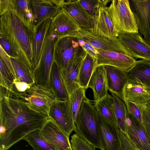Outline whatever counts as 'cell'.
I'll return each mask as SVG.
<instances>
[{
    "mask_svg": "<svg viewBox=\"0 0 150 150\" xmlns=\"http://www.w3.org/2000/svg\"><path fill=\"white\" fill-rule=\"evenodd\" d=\"M51 118L31 109L11 90L0 86V150H8Z\"/></svg>",
    "mask_w": 150,
    "mask_h": 150,
    "instance_id": "cell-1",
    "label": "cell"
},
{
    "mask_svg": "<svg viewBox=\"0 0 150 150\" xmlns=\"http://www.w3.org/2000/svg\"><path fill=\"white\" fill-rule=\"evenodd\" d=\"M0 35L9 43L18 60L33 72V42L36 29L0 1Z\"/></svg>",
    "mask_w": 150,
    "mask_h": 150,
    "instance_id": "cell-2",
    "label": "cell"
},
{
    "mask_svg": "<svg viewBox=\"0 0 150 150\" xmlns=\"http://www.w3.org/2000/svg\"><path fill=\"white\" fill-rule=\"evenodd\" d=\"M74 131L95 148H100L99 115L91 100L83 99L75 123Z\"/></svg>",
    "mask_w": 150,
    "mask_h": 150,
    "instance_id": "cell-3",
    "label": "cell"
},
{
    "mask_svg": "<svg viewBox=\"0 0 150 150\" xmlns=\"http://www.w3.org/2000/svg\"><path fill=\"white\" fill-rule=\"evenodd\" d=\"M107 10L112 23L120 34L139 33L134 14L128 0H113Z\"/></svg>",
    "mask_w": 150,
    "mask_h": 150,
    "instance_id": "cell-4",
    "label": "cell"
},
{
    "mask_svg": "<svg viewBox=\"0 0 150 150\" xmlns=\"http://www.w3.org/2000/svg\"><path fill=\"white\" fill-rule=\"evenodd\" d=\"M12 91L31 109L48 115L50 108L56 99L51 88L45 87L35 83L31 85L24 92Z\"/></svg>",
    "mask_w": 150,
    "mask_h": 150,
    "instance_id": "cell-5",
    "label": "cell"
},
{
    "mask_svg": "<svg viewBox=\"0 0 150 150\" xmlns=\"http://www.w3.org/2000/svg\"><path fill=\"white\" fill-rule=\"evenodd\" d=\"M58 39L50 27L44 42L40 61L33 72L36 84L50 87V73L54 62V47Z\"/></svg>",
    "mask_w": 150,
    "mask_h": 150,
    "instance_id": "cell-6",
    "label": "cell"
},
{
    "mask_svg": "<svg viewBox=\"0 0 150 150\" xmlns=\"http://www.w3.org/2000/svg\"><path fill=\"white\" fill-rule=\"evenodd\" d=\"M86 53L76 37L66 36L58 38L54 45V61L60 70L65 69L74 57Z\"/></svg>",
    "mask_w": 150,
    "mask_h": 150,
    "instance_id": "cell-7",
    "label": "cell"
},
{
    "mask_svg": "<svg viewBox=\"0 0 150 150\" xmlns=\"http://www.w3.org/2000/svg\"><path fill=\"white\" fill-rule=\"evenodd\" d=\"M76 37L89 44L97 50L121 52L130 56L129 52L117 37L103 35L90 29L83 28H81Z\"/></svg>",
    "mask_w": 150,
    "mask_h": 150,
    "instance_id": "cell-8",
    "label": "cell"
},
{
    "mask_svg": "<svg viewBox=\"0 0 150 150\" xmlns=\"http://www.w3.org/2000/svg\"><path fill=\"white\" fill-rule=\"evenodd\" d=\"M125 125L124 134L135 150H150V137L143 123L128 113Z\"/></svg>",
    "mask_w": 150,
    "mask_h": 150,
    "instance_id": "cell-9",
    "label": "cell"
},
{
    "mask_svg": "<svg viewBox=\"0 0 150 150\" xmlns=\"http://www.w3.org/2000/svg\"><path fill=\"white\" fill-rule=\"evenodd\" d=\"M48 115L69 137L75 129L68 100L61 101L56 99L50 108Z\"/></svg>",
    "mask_w": 150,
    "mask_h": 150,
    "instance_id": "cell-10",
    "label": "cell"
},
{
    "mask_svg": "<svg viewBox=\"0 0 150 150\" xmlns=\"http://www.w3.org/2000/svg\"><path fill=\"white\" fill-rule=\"evenodd\" d=\"M117 38L134 58L150 61V45L139 33H122Z\"/></svg>",
    "mask_w": 150,
    "mask_h": 150,
    "instance_id": "cell-11",
    "label": "cell"
},
{
    "mask_svg": "<svg viewBox=\"0 0 150 150\" xmlns=\"http://www.w3.org/2000/svg\"><path fill=\"white\" fill-rule=\"evenodd\" d=\"M140 34L150 45V0H130Z\"/></svg>",
    "mask_w": 150,
    "mask_h": 150,
    "instance_id": "cell-12",
    "label": "cell"
},
{
    "mask_svg": "<svg viewBox=\"0 0 150 150\" xmlns=\"http://www.w3.org/2000/svg\"><path fill=\"white\" fill-rule=\"evenodd\" d=\"M99 121L100 130L99 149L101 150H123L117 125L109 123L99 115Z\"/></svg>",
    "mask_w": 150,
    "mask_h": 150,
    "instance_id": "cell-13",
    "label": "cell"
},
{
    "mask_svg": "<svg viewBox=\"0 0 150 150\" xmlns=\"http://www.w3.org/2000/svg\"><path fill=\"white\" fill-rule=\"evenodd\" d=\"M62 0H32L31 5L36 28L48 18L52 19L62 10Z\"/></svg>",
    "mask_w": 150,
    "mask_h": 150,
    "instance_id": "cell-14",
    "label": "cell"
},
{
    "mask_svg": "<svg viewBox=\"0 0 150 150\" xmlns=\"http://www.w3.org/2000/svg\"><path fill=\"white\" fill-rule=\"evenodd\" d=\"M61 7L81 28H93L94 18L83 7L79 0H62Z\"/></svg>",
    "mask_w": 150,
    "mask_h": 150,
    "instance_id": "cell-15",
    "label": "cell"
},
{
    "mask_svg": "<svg viewBox=\"0 0 150 150\" xmlns=\"http://www.w3.org/2000/svg\"><path fill=\"white\" fill-rule=\"evenodd\" d=\"M40 131L57 150H72L69 137L51 119L44 124Z\"/></svg>",
    "mask_w": 150,
    "mask_h": 150,
    "instance_id": "cell-16",
    "label": "cell"
},
{
    "mask_svg": "<svg viewBox=\"0 0 150 150\" xmlns=\"http://www.w3.org/2000/svg\"><path fill=\"white\" fill-rule=\"evenodd\" d=\"M97 51V66H112L127 72L132 67L136 61L134 58L122 53L108 51Z\"/></svg>",
    "mask_w": 150,
    "mask_h": 150,
    "instance_id": "cell-17",
    "label": "cell"
},
{
    "mask_svg": "<svg viewBox=\"0 0 150 150\" xmlns=\"http://www.w3.org/2000/svg\"><path fill=\"white\" fill-rule=\"evenodd\" d=\"M86 54L74 57L69 62L65 69L59 70L69 97L74 91L81 87L78 82L79 73L82 61Z\"/></svg>",
    "mask_w": 150,
    "mask_h": 150,
    "instance_id": "cell-18",
    "label": "cell"
},
{
    "mask_svg": "<svg viewBox=\"0 0 150 150\" xmlns=\"http://www.w3.org/2000/svg\"><path fill=\"white\" fill-rule=\"evenodd\" d=\"M50 28L58 38L66 37H76L81 28L62 10L52 19Z\"/></svg>",
    "mask_w": 150,
    "mask_h": 150,
    "instance_id": "cell-19",
    "label": "cell"
},
{
    "mask_svg": "<svg viewBox=\"0 0 150 150\" xmlns=\"http://www.w3.org/2000/svg\"><path fill=\"white\" fill-rule=\"evenodd\" d=\"M93 32L108 37H117L120 34L114 27L107 10L106 5H100L94 18Z\"/></svg>",
    "mask_w": 150,
    "mask_h": 150,
    "instance_id": "cell-20",
    "label": "cell"
},
{
    "mask_svg": "<svg viewBox=\"0 0 150 150\" xmlns=\"http://www.w3.org/2000/svg\"><path fill=\"white\" fill-rule=\"evenodd\" d=\"M103 65L106 73L108 90L124 101V89L128 80L126 72L113 66Z\"/></svg>",
    "mask_w": 150,
    "mask_h": 150,
    "instance_id": "cell-21",
    "label": "cell"
},
{
    "mask_svg": "<svg viewBox=\"0 0 150 150\" xmlns=\"http://www.w3.org/2000/svg\"><path fill=\"white\" fill-rule=\"evenodd\" d=\"M87 88H90L93 90L95 102L104 98L108 94L106 73L103 65L97 66L96 67Z\"/></svg>",
    "mask_w": 150,
    "mask_h": 150,
    "instance_id": "cell-22",
    "label": "cell"
},
{
    "mask_svg": "<svg viewBox=\"0 0 150 150\" xmlns=\"http://www.w3.org/2000/svg\"><path fill=\"white\" fill-rule=\"evenodd\" d=\"M124 100L146 105L150 102V89L139 82L128 79L124 90Z\"/></svg>",
    "mask_w": 150,
    "mask_h": 150,
    "instance_id": "cell-23",
    "label": "cell"
},
{
    "mask_svg": "<svg viewBox=\"0 0 150 150\" xmlns=\"http://www.w3.org/2000/svg\"><path fill=\"white\" fill-rule=\"evenodd\" d=\"M52 19L50 18L46 19L36 28V32L33 42V71L40 61L44 40Z\"/></svg>",
    "mask_w": 150,
    "mask_h": 150,
    "instance_id": "cell-24",
    "label": "cell"
},
{
    "mask_svg": "<svg viewBox=\"0 0 150 150\" xmlns=\"http://www.w3.org/2000/svg\"><path fill=\"white\" fill-rule=\"evenodd\" d=\"M126 73L128 79L140 82L150 89V61H136Z\"/></svg>",
    "mask_w": 150,
    "mask_h": 150,
    "instance_id": "cell-25",
    "label": "cell"
},
{
    "mask_svg": "<svg viewBox=\"0 0 150 150\" xmlns=\"http://www.w3.org/2000/svg\"><path fill=\"white\" fill-rule=\"evenodd\" d=\"M3 1L6 5L13 9L29 25L36 28L34 25V18L30 0Z\"/></svg>",
    "mask_w": 150,
    "mask_h": 150,
    "instance_id": "cell-26",
    "label": "cell"
},
{
    "mask_svg": "<svg viewBox=\"0 0 150 150\" xmlns=\"http://www.w3.org/2000/svg\"><path fill=\"white\" fill-rule=\"evenodd\" d=\"M50 81V86L56 99L61 101L68 100L69 96L61 77L59 69L54 61L51 68Z\"/></svg>",
    "mask_w": 150,
    "mask_h": 150,
    "instance_id": "cell-27",
    "label": "cell"
},
{
    "mask_svg": "<svg viewBox=\"0 0 150 150\" xmlns=\"http://www.w3.org/2000/svg\"><path fill=\"white\" fill-rule=\"evenodd\" d=\"M94 106L99 115L106 121L113 125H117L113 98L111 95L108 93L104 98L95 102Z\"/></svg>",
    "mask_w": 150,
    "mask_h": 150,
    "instance_id": "cell-28",
    "label": "cell"
},
{
    "mask_svg": "<svg viewBox=\"0 0 150 150\" xmlns=\"http://www.w3.org/2000/svg\"><path fill=\"white\" fill-rule=\"evenodd\" d=\"M97 66L96 59L86 52L79 73L78 82L81 87L86 89L91 77Z\"/></svg>",
    "mask_w": 150,
    "mask_h": 150,
    "instance_id": "cell-29",
    "label": "cell"
},
{
    "mask_svg": "<svg viewBox=\"0 0 150 150\" xmlns=\"http://www.w3.org/2000/svg\"><path fill=\"white\" fill-rule=\"evenodd\" d=\"M10 58L16 76L14 81L24 82L30 85L35 83L33 72L18 59Z\"/></svg>",
    "mask_w": 150,
    "mask_h": 150,
    "instance_id": "cell-30",
    "label": "cell"
},
{
    "mask_svg": "<svg viewBox=\"0 0 150 150\" xmlns=\"http://www.w3.org/2000/svg\"><path fill=\"white\" fill-rule=\"evenodd\" d=\"M23 140L26 141L34 150H57L43 136L40 129L31 132Z\"/></svg>",
    "mask_w": 150,
    "mask_h": 150,
    "instance_id": "cell-31",
    "label": "cell"
},
{
    "mask_svg": "<svg viewBox=\"0 0 150 150\" xmlns=\"http://www.w3.org/2000/svg\"><path fill=\"white\" fill-rule=\"evenodd\" d=\"M111 93L113 98L115 115L117 126L120 130L125 133V121L128 115L127 107L125 102L117 96Z\"/></svg>",
    "mask_w": 150,
    "mask_h": 150,
    "instance_id": "cell-32",
    "label": "cell"
},
{
    "mask_svg": "<svg viewBox=\"0 0 150 150\" xmlns=\"http://www.w3.org/2000/svg\"><path fill=\"white\" fill-rule=\"evenodd\" d=\"M86 90L80 87L74 91L69 98L70 111L75 124L82 100L86 96Z\"/></svg>",
    "mask_w": 150,
    "mask_h": 150,
    "instance_id": "cell-33",
    "label": "cell"
},
{
    "mask_svg": "<svg viewBox=\"0 0 150 150\" xmlns=\"http://www.w3.org/2000/svg\"><path fill=\"white\" fill-rule=\"evenodd\" d=\"M124 101L128 113L138 121L143 122V114L146 108V105L137 103L127 100H125Z\"/></svg>",
    "mask_w": 150,
    "mask_h": 150,
    "instance_id": "cell-34",
    "label": "cell"
},
{
    "mask_svg": "<svg viewBox=\"0 0 150 150\" xmlns=\"http://www.w3.org/2000/svg\"><path fill=\"white\" fill-rule=\"evenodd\" d=\"M0 62V86L8 90H11L14 83V79L3 61L1 58Z\"/></svg>",
    "mask_w": 150,
    "mask_h": 150,
    "instance_id": "cell-35",
    "label": "cell"
},
{
    "mask_svg": "<svg viewBox=\"0 0 150 150\" xmlns=\"http://www.w3.org/2000/svg\"><path fill=\"white\" fill-rule=\"evenodd\" d=\"M70 142L72 150H96L95 147L76 133L71 136Z\"/></svg>",
    "mask_w": 150,
    "mask_h": 150,
    "instance_id": "cell-36",
    "label": "cell"
},
{
    "mask_svg": "<svg viewBox=\"0 0 150 150\" xmlns=\"http://www.w3.org/2000/svg\"><path fill=\"white\" fill-rule=\"evenodd\" d=\"M110 0H81L79 2L83 7L94 18L97 8L100 5H106Z\"/></svg>",
    "mask_w": 150,
    "mask_h": 150,
    "instance_id": "cell-37",
    "label": "cell"
},
{
    "mask_svg": "<svg viewBox=\"0 0 150 150\" xmlns=\"http://www.w3.org/2000/svg\"><path fill=\"white\" fill-rule=\"evenodd\" d=\"M0 58L3 60L7 69L12 76L14 81L16 80V76L11 62L10 57L0 46Z\"/></svg>",
    "mask_w": 150,
    "mask_h": 150,
    "instance_id": "cell-38",
    "label": "cell"
},
{
    "mask_svg": "<svg viewBox=\"0 0 150 150\" xmlns=\"http://www.w3.org/2000/svg\"><path fill=\"white\" fill-rule=\"evenodd\" d=\"M0 45L6 53L10 57L18 59V57L14 52L11 45L8 41L1 35H0Z\"/></svg>",
    "mask_w": 150,
    "mask_h": 150,
    "instance_id": "cell-39",
    "label": "cell"
},
{
    "mask_svg": "<svg viewBox=\"0 0 150 150\" xmlns=\"http://www.w3.org/2000/svg\"><path fill=\"white\" fill-rule=\"evenodd\" d=\"M78 39L80 45L82 46L86 52L94 58L96 59L98 53L97 50L89 44L81 39L78 38Z\"/></svg>",
    "mask_w": 150,
    "mask_h": 150,
    "instance_id": "cell-40",
    "label": "cell"
},
{
    "mask_svg": "<svg viewBox=\"0 0 150 150\" xmlns=\"http://www.w3.org/2000/svg\"><path fill=\"white\" fill-rule=\"evenodd\" d=\"M142 122L150 137V110L146 108L143 112Z\"/></svg>",
    "mask_w": 150,
    "mask_h": 150,
    "instance_id": "cell-41",
    "label": "cell"
},
{
    "mask_svg": "<svg viewBox=\"0 0 150 150\" xmlns=\"http://www.w3.org/2000/svg\"><path fill=\"white\" fill-rule=\"evenodd\" d=\"M31 85L24 82L14 81L12 90L14 92H24L29 88Z\"/></svg>",
    "mask_w": 150,
    "mask_h": 150,
    "instance_id": "cell-42",
    "label": "cell"
},
{
    "mask_svg": "<svg viewBox=\"0 0 150 150\" xmlns=\"http://www.w3.org/2000/svg\"><path fill=\"white\" fill-rule=\"evenodd\" d=\"M146 108H147L150 110V102L146 105Z\"/></svg>",
    "mask_w": 150,
    "mask_h": 150,
    "instance_id": "cell-43",
    "label": "cell"
}]
</instances>
